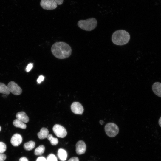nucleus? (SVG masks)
<instances>
[{
  "instance_id": "nucleus-3",
  "label": "nucleus",
  "mask_w": 161,
  "mask_h": 161,
  "mask_svg": "<svg viewBox=\"0 0 161 161\" xmlns=\"http://www.w3.org/2000/svg\"><path fill=\"white\" fill-rule=\"evenodd\" d=\"M77 24L79 27L84 30L91 31L96 27L97 21L95 18H92L85 20H80Z\"/></svg>"
},
{
  "instance_id": "nucleus-2",
  "label": "nucleus",
  "mask_w": 161,
  "mask_h": 161,
  "mask_svg": "<svg viewBox=\"0 0 161 161\" xmlns=\"http://www.w3.org/2000/svg\"><path fill=\"white\" fill-rule=\"evenodd\" d=\"M130 39V35L127 31L119 30L114 32L112 36L113 43L118 45H123L127 43Z\"/></svg>"
},
{
  "instance_id": "nucleus-12",
  "label": "nucleus",
  "mask_w": 161,
  "mask_h": 161,
  "mask_svg": "<svg viewBox=\"0 0 161 161\" xmlns=\"http://www.w3.org/2000/svg\"><path fill=\"white\" fill-rule=\"evenodd\" d=\"M16 117L17 119L24 123H27L29 121L28 117L24 112H18L16 114Z\"/></svg>"
},
{
  "instance_id": "nucleus-24",
  "label": "nucleus",
  "mask_w": 161,
  "mask_h": 161,
  "mask_svg": "<svg viewBox=\"0 0 161 161\" xmlns=\"http://www.w3.org/2000/svg\"><path fill=\"white\" fill-rule=\"evenodd\" d=\"M44 79V77L43 75H40L37 79V82L38 83H40L42 81H43Z\"/></svg>"
},
{
  "instance_id": "nucleus-17",
  "label": "nucleus",
  "mask_w": 161,
  "mask_h": 161,
  "mask_svg": "<svg viewBox=\"0 0 161 161\" xmlns=\"http://www.w3.org/2000/svg\"><path fill=\"white\" fill-rule=\"evenodd\" d=\"M10 92L7 86L4 84L0 82V93L9 95Z\"/></svg>"
},
{
  "instance_id": "nucleus-28",
  "label": "nucleus",
  "mask_w": 161,
  "mask_h": 161,
  "mask_svg": "<svg viewBox=\"0 0 161 161\" xmlns=\"http://www.w3.org/2000/svg\"><path fill=\"white\" fill-rule=\"evenodd\" d=\"M19 161H28V160L26 157H23L20 158Z\"/></svg>"
},
{
  "instance_id": "nucleus-16",
  "label": "nucleus",
  "mask_w": 161,
  "mask_h": 161,
  "mask_svg": "<svg viewBox=\"0 0 161 161\" xmlns=\"http://www.w3.org/2000/svg\"><path fill=\"white\" fill-rule=\"evenodd\" d=\"M35 146V142L32 141H30L24 144V148L27 151H30L33 149Z\"/></svg>"
},
{
  "instance_id": "nucleus-18",
  "label": "nucleus",
  "mask_w": 161,
  "mask_h": 161,
  "mask_svg": "<svg viewBox=\"0 0 161 161\" xmlns=\"http://www.w3.org/2000/svg\"><path fill=\"white\" fill-rule=\"evenodd\" d=\"M45 147L43 145H41L37 148L34 151V154L36 155H40L44 152Z\"/></svg>"
},
{
  "instance_id": "nucleus-5",
  "label": "nucleus",
  "mask_w": 161,
  "mask_h": 161,
  "mask_svg": "<svg viewBox=\"0 0 161 161\" xmlns=\"http://www.w3.org/2000/svg\"><path fill=\"white\" fill-rule=\"evenodd\" d=\"M40 5L43 9L47 10H53L57 7L55 0H41Z\"/></svg>"
},
{
  "instance_id": "nucleus-21",
  "label": "nucleus",
  "mask_w": 161,
  "mask_h": 161,
  "mask_svg": "<svg viewBox=\"0 0 161 161\" xmlns=\"http://www.w3.org/2000/svg\"><path fill=\"white\" fill-rule=\"evenodd\" d=\"M6 145L3 142H0V154L4 152L6 149Z\"/></svg>"
},
{
  "instance_id": "nucleus-31",
  "label": "nucleus",
  "mask_w": 161,
  "mask_h": 161,
  "mask_svg": "<svg viewBox=\"0 0 161 161\" xmlns=\"http://www.w3.org/2000/svg\"><path fill=\"white\" fill-rule=\"evenodd\" d=\"M1 127L0 126V131H1Z\"/></svg>"
},
{
  "instance_id": "nucleus-6",
  "label": "nucleus",
  "mask_w": 161,
  "mask_h": 161,
  "mask_svg": "<svg viewBox=\"0 0 161 161\" xmlns=\"http://www.w3.org/2000/svg\"><path fill=\"white\" fill-rule=\"evenodd\" d=\"M53 131L58 137L64 138L67 134L66 129L59 124L55 125L52 129Z\"/></svg>"
},
{
  "instance_id": "nucleus-13",
  "label": "nucleus",
  "mask_w": 161,
  "mask_h": 161,
  "mask_svg": "<svg viewBox=\"0 0 161 161\" xmlns=\"http://www.w3.org/2000/svg\"><path fill=\"white\" fill-rule=\"evenodd\" d=\"M58 156L61 161H65L67 157V154L66 151L62 148L59 149L57 153Z\"/></svg>"
},
{
  "instance_id": "nucleus-25",
  "label": "nucleus",
  "mask_w": 161,
  "mask_h": 161,
  "mask_svg": "<svg viewBox=\"0 0 161 161\" xmlns=\"http://www.w3.org/2000/svg\"><path fill=\"white\" fill-rule=\"evenodd\" d=\"M36 161H47V160L44 157L41 156L38 157Z\"/></svg>"
},
{
  "instance_id": "nucleus-27",
  "label": "nucleus",
  "mask_w": 161,
  "mask_h": 161,
  "mask_svg": "<svg viewBox=\"0 0 161 161\" xmlns=\"http://www.w3.org/2000/svg\"><path fill=\"white\" fill-rule=\"evenodd\" d=\"M57 5H60L62 4L64 0H55Z\"/></svg>"
},
{
  "instance_id": "nucleus-10",
  "label": "nucleus",
  "mask_w": 161,
  "mask_h": 161,
  "mask_svg": "<svg viewBox=\"0 0 161 161\" xmlns=\"http://www.w3.org/2000/svg\"><path fill=\"white\" fill-rule=\"evenodd\" d=\"M22 140L21 136L18 134L16 133L12 136L10 142L13 146L16 147L19 146L21 143Z\"/></svg>"
},
{
  "instance_id": "nucleus-4",
  "label": "nucleus",
  "mask_w": 161,
  "mask_h": 161,
  "mask_svg": "<svg viewBox=\"0 0 161 161\" xmlns=\"http://www.w3.org/2000/svg\"><path fill=\"white\" fill-rule=\"evenodd\" d=\"M105 130L106 134L110 137H115L119 131L118 126L115 124L112 123H108L105 125Z\"/></svg>"
},
{
  "instance_id": "nucleus-1",
  "label": "nucleus",
  "mask_w": 161,
  "mask_h": 161,
  "mask_svg": "<svg viewBox=\"0 0 161 161\" xmlns=\"http://www.w3.org/2000/svg\"><path fill=\"white\" fill-rule=\"evenodd\" d=\"M51 51L56 58L64 59L70 56L72 50L70 46L67 43L64 42H58L52 45Z\"/></svg>"
},
{
  "instance_id": "nucleus-15",
  "label": "nucleus",
  "mask_w": 161,
  "mask_h": 161,
  "mask_svg": "<svg viewBox=\"0 0 161 161\" xmlns=\"http://www.w3.org/2000/svg\"><path fill=\"white\" fill-rule=\"evenodd\" d=\"M13 124L15 127L19 128L22 129H25L27 126L24 122L17 119L13 121Z\"/></svg>"
},
{
  "instance_id": "nucleus-26",
  "label": "nucleus",
  "mask_w": 161,
  "mask_h": 161,
  "mask_svg": "<svg viewBox=\"0 0 161 161\" xmlns=\"http://www.w3.org/2000/svg\"><path fill=\"white\" fill-rule=\"evenodd\" d=\"M68 161H79V160L77 157H73L70 158Z\"/></svg>"
},
{
  "instance_id": "nucleus-11",
  "label": "nucleus",
  "mask_w": 161,
  "mask_h": 161,
  "mask_svg": "<svg viewBox=\"0 0 161 161\" xmlns=\"http://www.w3.org/2000/svg\"><path fill=\"white\" fill-rule=\"evenodd\" d=\"M152 90L154 93L158 96L161 97V83L156 82L152 86Z\"/></svg>"
},
{
  "instance_id": "nucleus-9",
  "label": "nucleus",
  "mask_w": 161,
  "mask_h": 161,
  "mask_svg": "<svg viewBox=\"0 0 161 161\" xmlns=\"http://www.w3.org/2000/svg\"><path fill=\"white\" fill-rule=\"evenodd\" d=\"M86 145L82 140L78 141L76 144V152L78 155L84 154L86 150Z\"/></svg>"
},
{
  "instance_id": "nucleus-22",
  "label": "nucleus",
  "mask_w": 161,
  "mask_h": 161,
  "mask_svg": "<svg viewBox=\"0 0 161 161\" xmlns=\"http://www.w3.org/2000/svg\"><path fill=\"white\" fill-rule=\"evenodd\" d=\"M33 64L30 63L28 64L26 68V71L27 72H29L32 68Z\"/></svg>"
},
{
  "instance_id": "nucleus-29",
  "label": "nucleus",
  "mask_w": 161,
  "mask_h": 161,
  "mask_svg": "<svg viewBox=\"0 0 161 161\" xmlns=\"http://www.w3.org/2000/svg\"><path fill=\"white\" fill-rule=\"evenodd\" d=\"M159 124L160 126L161 127V117L160 118L159 120Z\"/></svg>"
},
{
  "instance_id": "nucleus-20",
  "label": "nucleus",
  "mask_w": 161,
  "mask_h": 161,
  "mask_svg": "<svg viewBox=\"0 0 161 161\" xmlns=\"http://www.w3.org/2000/svg\"><path fill=\"white\" fill-rule=\"evenodd\" d=\"M47 160V161H58L56 157L52 154L48 156Z\"/></svg>"
},
{
  "instance_id": "nucleus-19",
  "label": "nucleus",
  "mask_w": 161,
  "mask_h": 161,
  "mask_svg": "<svg viewBox=\"0 0 161 161\" xmlns=\"http://www.w3.org/2000/svg\"><path fill=\"white\" fill-rule=\"evenodd\" d=\"M47 139L50 142L51 144L53 145H56L58 142L57 138L54 137L51 134H49L47 137Z\"/></svg>"
},
{
  "instance_id": "nucleus-7",
  "label": "nucleus",
  "mask_w": 161,
  "mask_h": 161,
  "mask_svg": "<svg viewBox=\"0 0 161 161\" xmlns=\"http://www.w3.org/2000/svg\"><path fill=\"white\" fill-rule=\"evenodd\" d=\"M7 86L10 92L14 95H19L22 92V90L20 87L14 81L9 82Z\"/></svg>"
},
{
  "instance_id": "nucleus-8",
  "label": "nucleus",
  "mask_w": 161,
  "mask_h": 161,
  "mask_svg": "<svg viewBox=\"0 0 161 161\" xmlns=\"http://www.w3.org/2000/svg\"><path fill=\"white\" fill-rule=\"evenodd\" d=\"M71 109L72 112L77 114H82L84 110L82 105L77 102H75L72 103Z\"/></svg>"
},
{
  "instance_id": "nucleus-14",
  "label": "nucleus",
  "mask_w": 161,
  "mask_h": 161,
  "mask_svg": "<svg viewBox=\"0 0 161 161\" xmlns=\"http://www.w3.org/2000/svg\"><path fill=\"white\" fill-rule=\"evenodd\" d=\"M49 134L48 129L45 127L42 128L40 132L37 134L38 138L40 139H43L47 138Z\"/></svg>"
},
{
  "instance_id": "nucleus-30",
  "label": "nucleus",
  "mask_w": 161,
  "mask_h": 161,
  "mask_svg": "<svg viewBox=\"0 0 161 161\" xmlns=\"http://www.w3.org/2000/svg\"><path fill=\"white\" fill-rule=\"evenodd\" d=\"M99 122H100V124L101 125H102L104 123V122L102 120H100Z\"/></svg>"
},
{
  "instance_id": "nucleus-23",
  "label": "nucleus",
  "mask_w": 161,
  "mask_h": 161,
  "mask_svg": "<svg viewBox=\"0 0 161 161\" xmlns=\"http://www.w3.org/2000/svg\"><path fill=\"white\" fill-rule=\"evenodd\" d=\"M6 158V155L3 153L0 154V161H4Z\"/></svg>"
}]
</instances>
